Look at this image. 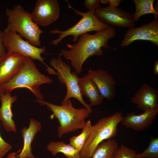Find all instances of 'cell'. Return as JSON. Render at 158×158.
Returning <instances> with one entry per match:
<instances>
[{
    "mask_svg": "<svg viewBox=\"0 0 158 158\" xmlns=\"http://www.w3.org/2000/svg\"><path fill=\"white\" fill-rule=\"evenodd\" d=\"M116 34L115 30L112 26L94 34L84 33L79 36L76 43L67 44L70 49H63L61 53L66 59L70 61L75 72L80 73L83 64L87 59L91 56H102L103 51L101 48H109V40L114 37Z\"/></svg>",
    "mask_w": 158,
    "mask_h": 158,
    "instance_id": "6da1fadb",
    "label": "cell"
},
{
    "mask_svg": "<svg viewBox=\"0 0 158 158\" xmlns=\"http://www.w3.org/2000/svg\"><path fill=\"white\" fill-rule=\"evenodd\" d=\"M52 82L49 77L39 71L32 59L25 56L20 70L10 80L0 86V92L11 93L15 89L25 88L31 91L37 99L43 100L44 97L40 86L43 84L51 83Z\"/></svg>",
    "mask_w": 158,
    "mask_h": 158,
    "instance_id": "7a4b0ae2",
    "label": "cell"
},
{
    "mask_svg": "<svg viewBox=\"0 0 158 158\" xmlns=\"http://www.w3.org/2000/svg\"><path fill=\"white\" fill-rule=\"evenodd\" d=\"M35 101L42 106L46 105L47 109L53 113L50 118L57 119L60 123L57 127L58 136L60 138L65 134L82 129L86 123L85 118L90 116V113L86 108H74L70 99L60 106L43 100Z\"/></svg>",
    "mask_w": 158,
    "mask_h": 158,
    "instance_id": "3957f363",
    "label": "cell"
},
{
    "mask_svg": "<svg viewBox=\"0 0 158 158\" xmlns=\"http://www.w3.org/2000/svg\"><path fill=\"white\" fill-rule=\"evenodd\" d=\"M6 13L7 27L18 33L33 46H40V36L44 31L33 20L31 13L20 5L14 6L12 9L6 8Z\"/></svg>",
    "mask_w": 158,
    "mask_h": 158,
    "instance_id": "277c9868",
    "label": "cell"
},
{
    "mask_svg": "<svg viewBox=\"0 0 158 158\" xmlns=\"http://www.w3.org/2000/svg\"><path fill=\"white\" fill-rule=\"evenodd\" d=\"M123 117L122 112L119 111L101 118L92 126L90 136L80 153L81 158H91L101 142L114 138L117 134V126Z\"/></svg>",
    "mask_w": 158,
    "mask_h": 158,
    "instance_id": "5b68a950",
    "label": "cell"
},
{
    "mask_svg": "<svg viewBox=\"0 0 158 158\" xmlns=\"http://www.w3.org/2000/svg\"><path fill=\"white\" fill-rule=\"evenodd\" d=\"M69 8L73 9L75 13L82 16V18L76 24L65 31L58 29L51 30L49 32L53 34H59V37L53 40L50 43L54 45H57L59 43H61L63 39L69 35L73 36V42H76L80 35L92 31L99 32L105 30L110 26L100 21L95 16L94 11L99 5L95 6L86 13L79 11L71 6L68 3Z\"/></svg>",
    "mask_w": 158,
    "mask_h": 158,
    "instance_id": "8992f818",
    "label": "cell"
},
{
    "mask_svg": "<svg viewBox=\"0 0 158 158\" xmlns=\"http://www.w3.org/2000/svg\"><path fill=\"white\" fill-rule=\"evenodd\" d=\"M2 39L6 53H19L33 60H37L47 67L46 70L49 74L53 72V69L45 64L44 61L45 59L41 56L42 54L46 51L45 46L38 48L33 46L27 40H23L16 32L7 27L2 31Z\"/></svg>",
    "mask_w": 158,
    "mask_h": 158,
    "instance_id": "52a82bcc",
    "label": "cell"
},
{
    "mask_svg": "<svg viewBox=\"0 0 158 158\" xmlns=\"http://www.w3.org/2000/svg\"><path fill=\"white\" fill-rule=\"evenodd\" d=\"M50 65L57 71L59 80L62 84H64L67 89L66 95L61 102V104L66 102L71 98L78 100L86 108L90 114L92 110L89 104L85 102L81 94L78 85L79 78L76 72H71L70 65L63 61L59 55L57 58H54L50 61Z\"/></svg>",
    "mask_w": 158,
    "mask_h": 158,
    "instance_id": "ba28073f",
    "label": "cell"
},
{
    "mask_svg": "<svg viewBox=\"0 0 158 158\" xmlns=\"http://www.w3.org/2000/svg\"><path fill=\"white\" fill-rule=\"evenodd\" d=\"M96 17L101 22L119 27L130 28L134 27L133 14L116 7H103L98 5L94 11Z\"/></svg>",
    "mask_w": 158,
    "mask_h": 158,
    "instance_id": "9c48e42d",
    "label": "cell"
},
{
    "mask_svg": "<svg viewBox=\"0 0 158 158\" xmlns=\"http://www.w3.org/2000/svg\"><path fill=\"white\" fill-rule=\"evenodd\" d=\"M137 40L149 41L158 46V18H154L152 21L139 27L128 28L120 45L122 47H127Z\"/></svg>",
    "mask_w": 158,
    "mask_h": 158,
    "instance_id": "30bf717a",
    "label": "cell"
},
{
    "mask_svg": "<svg viewBox=\"0 0 158 158\" xmlns=\"http://www.w3.org/2000/svg\"><path fill=\"white\" fill-rule=\"evenodd\" d=\"M31 16L38 25L47 26L56 21L60 14V8L56 0H38Z\"/></svg>",
    "mask_w": 158,
    "mask_h": 158,
    "instance_id": "8fae6325",
    "label": "cell"
},
{
    "mask_svg": "<svg viewBox=\"0 0 158 158\" xmlns=\"http://www.w3.org/2000/svg\"><path fill=\"white\" fill-rule=\"evenodd\" d=\"M25 56L19 53H6L0 58V86L12 79L19 72Z\"/></svg>",
    "mask_w": 158,
    "mask_h": 158,
    "instance_id": "7c38bea8",
    "label": "cell"
},
{
    "mask_svg": "<svg viewBox=\"0 0 158 158\" xmlns=\"http://www.w3.org/2000/svg\"><path fill=\"white\" fill-rule=\"evenodd\" d=\"M87 75L98 88L101 95L108 101L113 100L116 94V82L106 71L89 69Z\"/></svg>",
    "mask_w": 158,
    "mask_h": 158,
    "instance_id": "4fadbf2b",
    "label": "cell"
},
{
    "mask_svg": "<svg viewBox=\"0 0 158 158\" xmlns=\"http://www.w3.org/2000/svg\"><path fill=\"white\" fill-rule=\"evenodd\" d=\"M158 113V108L149 109L139 115L134 112L127 113L123 116L121 124L127 128L142 131L149 128L154 121Z\"/></svg>",
    "mask_w": 158,
    "mask_h": 158,
    "instance_id": "5bb4252c",
    "label": "cell"
},
{
    "mask_svg": "<svg viewBox=\"0 0 158 158\" xmlns=\"http://www.w3.org/2000/svg\"><path fill=\"white\" fill-rule=\"evenodd\" d=\"M137 108L145 111L158 108V91L147 83H144L131 99Z\"/></svg>",
    "mask_w": 158,
    "mask_h": 158,
    "instance_id": "9a60e30c",
    "label": "cell"
},
{
    "mask_svg": "<svg viewBox=\"0 0 158 158\" xmlns=\"http://www.w3.org/2000/svg\"><path fill=\"white\" fill-rule=\"evenodd\" d=\"M11 93H4L0 92V99L1 102L0 108V121L6 131L16 132V126L12 119L13 114L11 107L12 104L17 100L16 95L12 96Z\"/></svg>",
    "mask_w": 158,
    "mask_h": 158,
    "instance_id": "2e32d148",
    "label": "cell"
},
{
    "mask_svg": "<svg viewBox=\"0 0 158 158\" xmlns=\"http://www.w3.org/2000/svg\"><path fill=\"white\" fill-rule=\"evenodd\" d=\"M40 123L33 118H31L28 128L24 127L21 132L24 140L23 148L16 158H36L31 151V144L35 134L40 130Z\"/></svg>",
    "mask_w": 158,
    "mask_h": 158,
    "instance_id": "e0dca14e",
    "label": "cell"
},
{
    "mask_svg": "<svg viewBox=\"0 0 158 158\" xmlns=\"http://www.w3.org/2000/svg\"><path fill=\"white\" fill-rule=\"evenodd\" d=\"M78 84L81 95L88 98L91 107L99 105L102 102L104 98L95 84L87 74L79 78Z\"/></svg>",
    "mask_w": 158,
    "mask_h": 158,
    "instance_id": "ac0fdd59",
    "label": "cell"
},
{
    "mask_svg": "<svg viewBox=\"0 0 158 158\" xmlns=\"http://www.w3.org/2000/svg\"><path fill=\"white\" fill-rule=\"evenodd\" d=\"M47 150L53 156L59 152L62 153L67 158H81L80 152L69 144L63 141H52L47 145Z\"/></svg>",
    "mask_w": 158,
    "mask_h": 158,
    "instance_id": "d6986e66",
    "label": "cell"
},
{
    "mask_svg": "<svg viewBox=\"0 0 158 158\" xmlns=\"http://www.w3.org/2000/svg\"><path fill=\"white\" fill-rule=\"evenodd\" d=\"M118 147L114 138L104 141L98 146L91 158H113Z\"/></svg>",
    "mask_w": 158,
    "mask_h": 158,
    "instance_id": "ffe728a7",
    "label": "cell"
},
{
    "mask_svg": "<svg viewBox=\"0 0 158 158\" xmlns=\"http://www.w3.org/2000/svg\"><path fill=\"white\" fill-rule=\"evenodd\" d=\"M135 5L136 10L133 14L135 22L137 21L142 16L147 14H153L154 18H158V12L153 6L154 0H133Z\"/></svg>",
    "mask_w": 158,
    "mask_h": 158,
    "instance_id": "44dd1931",
    "label": "cell"
},
{
    "mask_svg": "<svg viewBox=\"0 0 158 158\" xmlns=\"http://www.w3.org/2000/svg\"><path fill=\"white\" fill-rule=\"evenodd\" d=\"M92 126L90 121H87L82 129L81 133L78 136H74L69 139V144L80 153L90 136Z\"/></svg>",
    "mask_w": 158,
    "mask_h": 158,
    "instance_id": "7402d4cb",
    "label": "cell"
},
{
    "mask_svg": "<svg viewBox=\"0 0 158 158\" xmlns=\"http://www.w3.org/2000/svg\"><path fill=\"white\" fill-rule=\"evenodd\" d=\"M135 158H158V138L151 137L147 148L141 153L136 154Z\"/></svg>",
    "mask_w": 158,
    "mask_h": 158,
    "instance_id": "603a6c76",
    "label": "cell"
},
{
    "mask_svg": "<svg viewBox=\"0 0 158 158\" xmlns=\"http://www.w3.org/2000/svg\"><path fill=\"white\" fill-rule=\"evenodd\" d=\"M136 154L134 149L121 145L116 150L113 158H135Z\"/></svg>",
    "mask_w": 158,
    "mask_h": 158,
    "instance_id": "cb8c5ba5",
    "label": "cell"
},
{
    "mask_svg": "<svg viewBox=\"0 0 158 158\" xmlns=\"http://www.w3.org/2000/svg\"><path fill=\"white\" fill-rule=\"evenodd\" d=\"M12 147L10 144L2 138L0 134V158H2Z\"/></svg>",
    "mask_w": 158,
    "mask_h": 158,
    "instance_id": "d4e9b609",
    "label": "cell"
},
{
    "mask_svg": "<svg viewBox=\"0 0 158 158\" xmlns=\"http://www.w3.org/2000/svg\"><path fill=\"white\" fill-rule=\"evenodd\" d=\"M99 3L98 0H85L84 4L86 8L89 10L99 5Z\"/></svg>",
    "mask_w": 158,
    "mask_h": 158,
    "instance_id": "484cf974",
    "label": "cell"
},
{
    "mask_svg": "<svg viewBox=\"0 0 158 158\" xmlns=\"http://www.w3.org/2000/svg\"><path fill=\"white\" fill-rule=\"evenodd\" d=\"M121 0H99L100 2L104 4L109 3V6L111 7H116L118 6Z\"/></svg>",
    "mask_w": 158,
    "mask_h": 158,
    "instance_id": "4316f807",
    "label": "cell"
},
{
    "mask_svg": "<svg viewBox=\"0 0 158 158\" xmlns=\"http://www.w3.org/2000/svg\"><path fill=\"white\" fill-rule=\"evenodd\" d=\"M6 50L3 41L2 31L0 30V58L6 54Z\"/></svg>",
    "mask_w": 158,
    "mask_h": 158,
    "instance_id": "83f0119b",
    "label": "cell"
},
{
    "mask_svg": "<svg viewBox=\"0 0 158 158\" xmlns=\"http://www.w3.org/2000/svg\"><path fill=\"white\" fill-rule=\"evenodd\" d=\"M21 150H19L18 152H12L10 153L6 158H16V155L18 152H21Z\"/></svg>",
    "mask_w": 158,
    "mask_h": 158,
    "instance_id": "f1b7e54d",
    "label": "cell"
},
{
    "mask_svg": "<svg viewBox=\"0 0 158 158\" xmlns=\"http://www.w3.org/2000/svg\"><path fill=\"white\" fill-rule=\"evenodd\" d=\"M154 72L155 74H158V60H157L154 63Z\"/></svg>",
    "mask_w": 158,
    "mask_h": 158,
    "instance_id": "f546056e",
    "label": "cell"
}]
</instances>
